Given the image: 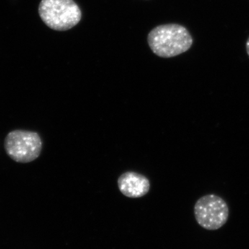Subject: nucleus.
Masks as SVG:
<instances>
[{"mask_svg":"<svg viewBox=\"0 0 249 249\" xmlns=\"http://www.w3.org/2000/svg\"><path fill=\"white\" fill-rule=\"evenodd\" d=\"M147 42L156 55L169 58L189 50L193 40L186 27L178 24H168L154 28L147 36Z\"/></svg>","mask_w":249,"mask_h":249,"instance_id":"1","label":"nucleus"},{"mask_svg":"<svg viewBox=\"0 0 249 249\" xmlns=\"http://www.w3.org/2000/svg\"><path fill=\"white\" fill-rule=\"evenodd\" d=\"M38 13L47 27L58 31L70 30L82 18L81 10L73 0H42Z\"/></svg>","mask_w":249,"mask_h":249,"instance_id":"2","label":"nucleus"},{"mask_svg":"<svg viewBox=\"0 0 249 249\" xmlns=\"http://www.w3.org/2000/svg\"><path fill=\"white\" fill-rule=\"evenodd\" d=\"M4 148L10 158L18 163H27L38 158L42 149L40 135L36 132L16 129L6 137Z\"/></svg>","mask_w":249,"mask_h":249,"instance_id":"3","label":"nucleus"},{"mask_svg":"<svg viewBox=\"0 0 249 249\" xmlns=\"http://www.w3.org/2000/svg\"><path fill=\"white\" fill-rule=\"evenodd\" d=\"M194 214L196 222L203 229L216 231L227 224L229 208L221 196L214 194L206 195L196 201Z\"/></svg>","mask_w":249,"mask_h":249,"instance_id":"4","label":"nucleus"},{"mask_svg":"<svg viewBox=\"0 0 249 249\" xmlns=\"http://www.w3.org/2000/svg\"><path fill=\"white\" fill-rule=\"evenodd\" d=\"M118 186L124 196L129 198L143 196L150 191L148 178L141 174L127 172L121 175L118 179Z\"/></svg>","mask_w":249,"mask_h":249,"instance_id":"5","label":"nucleus"},{"mask_svg":"<svg viewBox=\"0 0 249 249\" xmlns=\"http://www.w3.org/2000/svg\"><path fill=\"white\" fill-rule=\"evenodd\" d=\"M246 49H247V54H248L249 56V37L247 41V44H246Z\"/></svg>","mask_w":249,"mask_h":249,"instance_id":"6","label":"nucleus"}]
</instances>
